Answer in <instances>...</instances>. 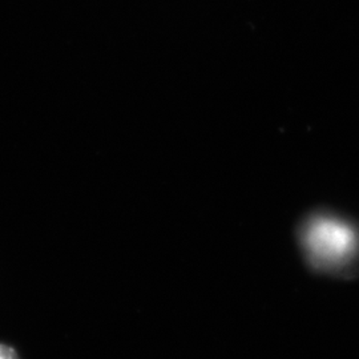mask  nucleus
I'll return each mask as SVG.
<instances>
[{
  "label": "nucleus",
  "instance_id": "1",
  "mask_svg": "<svg viewBox=\"0 0 359 359\" xmlns=\"http://www.w3.org/2000/svg\"><path fill=\"white\" fill-rule=\"evenodd\" d=\"M0 359H20L13 347L0 344Z\"/></svg>",
  "mask_w": 359,
  "mask_h": 359
}]
</instances>
